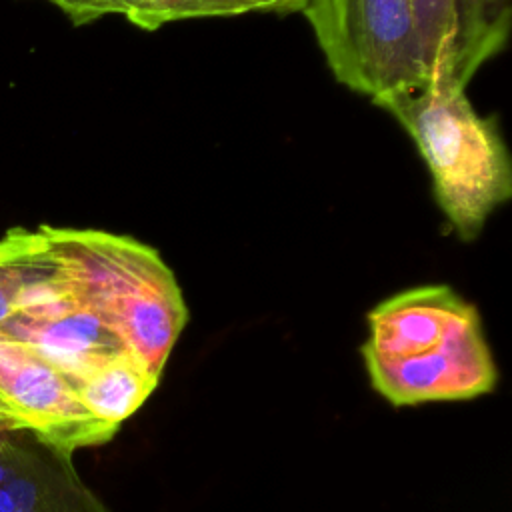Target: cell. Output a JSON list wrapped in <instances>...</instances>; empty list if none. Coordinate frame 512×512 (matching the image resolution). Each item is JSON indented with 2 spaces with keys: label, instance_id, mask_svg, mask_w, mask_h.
Here are the masks:
<instances>
[{
  "label": "cell",
  "instance_id": "5",
  "mask_svg": "<svg viewBox=\"0 0 512 512\" xmlns=\"http://www.w3.org/2000/svg\"><path fill=\"white\" fill-rule=\"evenodd\" d=\"M424 82L468 88L508 44L510 0H410Z\"/></svg>",
  "mask_w": 512,
  "mask_h": 512
},
{
  "label": "cell",
  "instance_id": "10",
  "mask_svg": "<svg viewBox=\"0 0 512 512\" xmlns=\"http://www.w3.org/2000/svg\"><path fill=\"white\" fill-rule=\"evenodd\" d=\"M102 16L118 14L140 30H158L168 24L232 18L258 12L252 0H92Z\"/></svg>",
  "mask_w": 512,
  "mask_h": 512
},
{
  "label": "cell",
  "instance_id": "7",
  "mask_svg": "<svg viewBox=\"0 0 512 512\" xmlns=\"http://www.w3.org/2000/svg\"><path fill=\"white\" fill-rule=\"evenodd\" d=\"M72 454L28 428L0 426V512H110Z\"/></svg>",
  "mask_w": 512,
  "mask_h": 512
},
{
  "label": "cell",
  "instance_id": "1",
  "mask_svg": "<svg viewBox=\"0 0 512 512\" xmlns=\"http://www.w3.org/2000/svg\"><path fill=\"white\" fill-rule=\"evenodd\" d=\"M378 108L396 118L418 148L452 232L476 238L512 196V162L494 118L482 116L464 88L444 82H424Z\"/></svg>",
  "mask_w": 512,
  "mask_h": 512
},
{
  "label": "cell",
  "instance_id": "8",
  "mask_svg": "<svg viewBox=\"0 0 512 512\" xmlns=\"http://www.w3.org/2000/svg\"><path fill=\"white\" fill-rule=\"evenodd\" d=\"M366 320L362 356L404 358L440 346L482 318L476 306L450 286L428 284L382 300Z\"/></svg>",
  "mask_w": 512,
  "mask_h": 512
},
{
  "label": "cell",
  "instance_id": "9",
  "mask_svg": "<svg viewBox=\"0 0 512 512\" xmlns=\"http://www.w3.org/2000/svg\"><path fill=\"white\" fill-rule=\"evenodd\" d=\"M160 378L132 352H120L86 372L72 388L80 404L96 420L120 428L124 420L142 408L160 384Z\"/></svg>",
  "mask_w": 512,
  "mask_h": 512
},
{
  "label": "cell",
  "instance_id": "2",
  "mask_svg": "<svg viewBox=\"0 0 512 512\" xmlns=\"http://www.w3.org/2000/svg\"><path fill=\"white\" fill-rule=\"evenodd\" d=\"M60 234L88 302L128 352L162 376L188 308L160 252L106 230L60 226Z\"/></svg>",
  "mask_w": 512,
  "mask_h": 512
},
{
  "label": "cell",
  "instance_id": "6",
  "mask_svg": "<svg viewBox=\"0 0 512 512\" xmlns=\"http://www.w3.org/2000/svg\"><path fill=\"white\" fill-rule=\"evenodd\" d=\"M362 360L372 388L394 406L472 400L492 392L498 382L482 320L436 348L404 358Z\"/></svg>",
  "mask_w": 512,
  "mask_h": 512
},
{
  "label": "cell",
  "instance_id": "3",
  "mask_svg": "<svg viewBox=\"0 0 512 512\" xmlns=\"http://www.w3.org/2000/svg\"><path fill=\"white\" fill-rule=\"evenodd\" d=\"M302 14L332 76L372 104L424 84L410 0H306Z\"/></svg>",
  "mask_w": 512,
  "mask_h": 512
},
{
  "label": "cell",
  "instance_id": "4",
  "mask_svg": "<svg viewBox=\"0 0 512 512\" xmlns=\"http://www.w3.org/2000/svg\"><path fill=\"white\" fill-rule=\"evenodd\" d=\"M0 426L28 428L68 452L106 444L118 432L80 404L58 368L2 332Z\"/></svg>",
  "mask_w": 512,
  "mask_h": 512
},
{
  "label": "cell",
  "instance_id": "11",
  "mask_svg": "<svg viewBox=\"0 0 512 512\" xmlns=\"http://www.w3.org/2000/svg\"><path fill=\"white\" fill-rule=\"evenodd\" d=\"M258 6V12H274V14H294L302 12L306 0H252Z\"/></svg>",
  "mask_w": 512,
  "mask_h": 512
}]
</instances>
